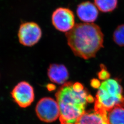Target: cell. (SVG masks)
<instances>
[{
  "label": "cell",
  "mask_w": 124,
  "mask_h": 124,
  "mask_svg": "<svg viewBox=\"0 0 124 124\" xmlns=\"http://www.w3.org/2000/svg\"><path fill=\"white\" fill-rule=\"evenodd\" d=\"M60 110L61 123L75 124L84 114L88 102H93L84 86L79 82H66L55 94Z\"/></svg>",
  "instance_id": "1"
},
{
  "label": "cell",
  "mask_w": 124,
  "mask_h": 124,
  "mask_svg": "<svg viewBox=\"0 0 124 124\" xmlns=\"http://www.w3.org/2000/svg\"><path fill=\"white\" fill-rule=\"evenodd\" d=\"M66 36L73 53L85 59L95 57L103 47V34L99 26L93 23L75 24Z\"/></svg>",
  "instance_id": "2"
},
{
  "label": "cell",
  "mask_w": 124,
  "mask_h": 124,
  "mask_svg": "<svg viewBox=\"0 0 124 124\" xmlns=\"http://www.w3.org/2000/svg\"><path fill=\"white\" fill-rule=\"evenodd\" d=\"M117 107H124L123 90L117 80L108 79L102 81L99 87L94 109L108 113Z\"/></svg>",
  "instance_id": "3"
},
{
  "label": "cell",
  "mask_w": 124,
  "mask_h": 124,
  "mask_svg": "<svg viewBox=\"0 0 124 124\" xmlns=\"http://www.w3.org/2000/svg\"><path fill=\"white\" fill-rule=\"evenodd\" d=\"M36 114L41 121L51 123L57 120L60 116L58 102L51 98H41L36 107Z\"/></svg>",
  "instance_id": "4"
},
{
  "label": "cell",
  "mask_w": 124,
  "mask_h": 124,
  "mask_svg": "<svg viewBox=\"0 0 124 124\" xmlns=\"http://www.w3.org/2000/svg\"><path fill=\"white\" fill-rule=\"evenodd\" d=\"M11 95L13 101L22 108L30 106L35 99L34 89L25 81H21L16 85L11 92Z\"/></svg>",
  "instance_id": "5"
},
{
  "label": "cell",
  "mask_w": 124,
  "mask_h": 124,
  "mask_svg": "<svg viewBox=\"0 0 124 124\" xmlns=\"http://www.w3.org/2000/svg\"><path fill=\"white\" fill-rule=\"evenodd\" d=\"M42 36L40 27L36 23H24L21 24L18 32V38L20 44L26 46L36 44Z\"/></svg>",
  "instance_id": "6"
},
{
  "label": "cell",
  "mask_w": 124,
  "mask_h": 124,
  "mask_svg": "<svg viewBox=\"0 0 124 124\" xmlns=\"http://www.w3.org/2000/svg\"><path fill=\"white\" fill-rule=\"evenodd\" d=\"M52 22L59 31L68 32L75 25V15L71 10L66 8H59L52 14Z\"/></svg>",
  "instance_id": "7"
},
{
  "label": "cell",
  "mask_w": 124,
  "mask_h": 124,
  "mask_svg": "<svg viewBox=\"0 0 124 124\" xmlns=\"http://www.w3.org/2000/svg\"><path fill=\"white\" fill-rule=\"evenodd\" d=\"M76 13L80 20L87 23L94 22L98 16V11L96 6L88 1L78 5Z\"/></svg>",
  "instance_id": "8"
},
{
  "label": "cell",
  "mask_w": 124,
  "mask_h": 124,
  "mask_svg": "<svg viewBox=\"0 0 124 124\" xmlns=\"http://www.w3.org/2000/svg\"><path fill=\"white\" fill-rule=\"evenodd\" d=\"M108 112L103 110L85 111L75 124H109Z\"/></svg>",
  "instance_id": "9"
},
{
  "label": "cell",
  "mask_w": 124,
  "mask_h": 124,
  "mask_svg": "<svg viewBox=\"0 0 124 124\" xmlns=\"http://www.w3.org/2000/svg\"><path fill=\"white\" fill-rule=\"evenodd\" d=\"M47 74L50 80L58 84H64L69 78L68 71L66 67L62 64H51Z\"/></svg>",
  "instance_id": "10"
},
{
  "label": "cell",
  "mask_w": 124,
  "mask_h": 124,
  "mask_svg": "<svg viewBox=\"0 0 124 124\" xmlns=\"http://www.w3.org/2000/svg\"><path fill=\"white\" fill-rule=\"evenodd\" d=\"M109 124H124V108L122 107L115 108L108 113Z\"/></svg>",
  "instance_id": "11"
},
{
  "label": "cell",
  "mask_w": 124,
  "mask_h": 124,
  "mask_svg": "<svg viewBox=\"0 0 124 124\" xmlns=\"http://www.w3.org/2000/svg\"><path fill=\"white\" fill-rule=\"evenodd\" d=\"M96 7L102 13H109L118 6V0H94Z\"/></svg>",
  "instance_id": "12"
},
{
  "label": "cell",
  "mask_w": 124,
  "mask_h": 124,
  "mask_svg": "<svg viewBox=\"0 0 124 124\" xmlns=\"http://www.w3.org/2000/svg\"><path fill=\"white\" fill-rule=\"evenodd\" d=\"M113 39L120 46H124V24L117 27L113 34Z\"/></svg>",
  "instance_id": "13"
},
{
  "label": "cell",
  "mask_w": 124,
  "mask_h": 124,
  "mask_svg": "<svg viewBox=\"0 0 124 124\" xmlns=\"http://www.w3.org/2000/svg\"><path fill=\"white\" fill-rule=\"evenodd\" d=\"M61 124H70V123H61Z\"/></svg>",
  "instance_id": "14"
}]
</instances>
